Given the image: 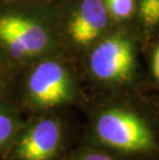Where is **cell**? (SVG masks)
<instances>
[{
	"label": "cell",
	"instance_id": "8",
	"mask_svg": "<svg viewBox=\"0 0 159 160\" xmlns=\"http://www.w3.org/2000/svg\"><path fill=\"white\" fill-rule=\"evenodd\" d=\"M62 160H117L106 151L93 148H83L68 152Z\"/></svg>",
	"mask_w": 159,
	"mask_h": 160
},
{
	"label": "cell",
	"instance_id": "2",
	"mask_svg": "<svg viewBox=\"0 0 159 160\" xmlns=\"http://www.w3.org/2000/svg\"><path fill=\"white\" fill-rule=\"evenodd\" d=\"M94 135L104 148L123 153L149 151L154 142L151 131L137 115L112 108L98 114Z\"/></svg>",
	"mask_w": 159,
	"mask_h": 160
},
{
	"label": "cell",
	"instance_id": "3",
	"mask_svg": "<svg viewBox=\"0 0 159 160\" xmlns=\"http://www.w3.org/2000/svg\"><path fill=\"white\" fill-rule=\"evenodd\" d=\"M72 97L69 74L56 61L42 62L29 74L25 88V102L31 110L48 113L68 103Z\"/></svg>",
	"mask_w": 159,
	"mask_h": 160
},
{
	"label": "cell",
	"instance_id": "9",
	"mask_svg": "<svg viewBox=\"0 0 159 160\" xmlns=\"http://www.w3.org/2000/svg\"><path fill=\"white\" fill-rule=\"evenodd\" d=\"M140 15L145 25L153 27L159 24V0H141Z\"/></svg>",
	"mask_w": 159,
	"mask_h": 160
},
{
	"label": "cell",
	"instance_id": "5",
	"mask_svg": "<svg viewBox=\"0 0 159 160\" xmlns=\"http://www.w3.org/2000/svg\"><path fill=\"white\" fill-rule=\"evenodd\" d=\"M134 65L133 50L127 39L114 36L99 43L90 56V68L98 80L122 82L130 78Z\"/></svg>",
	"mask_w": 159,
	"mask_h": 160
},
{
	"label": "cell",
	"instance_id": "11",
	"mask_svg": "<svg viewBox=\"0 0 159 160\" xmlns=\"http://www.w3.org/2000/svg\"><path fill=\"white\" fill-rule=\"evenodd\" d=\"M153 72L154 76L156 77V79L159 81V46L154 54V58H153Z\"/></svg>",
	"mask_w": 159,
	"mask_h": 160
},
{
	"label": "cell",
	"instance_id": "10",
	"mask_svg": "<svg viewBox=\"0 0 159 160\" xmlns=\"http://www.w3.org/2000/svg\"><path fill=\"white\" fill-rule=\"evenodd\" d=\"M106 6L116 19H126L133 12V0H106Z\"/></svg>",
	"mask_w": 159,
	"mask_h": 160
},
{
	"label": "cell",
	"instance_id": "12",
	"mask_svg": "<svg viewBox=\"0 0 159 160\" xmlns=\"http://www.w3.org/2000/svg\"><path fill=\"white\" fill-rule=\"evenodd\" d=\"M2 89V78H1V73H0V91Z\"/></svg>",
	"mask_w": 159,
	"mask_h": 160
},
{
	"label": "cell",
	"instance_id": "6",
	"mask_svg": "<svg viewBox=\"0 0 159 160\" xmlns=\"http://www.w3.org/2000/svg\"><path fill=\"white\" fill-rule=\"evenodd\" d=\"M107 23V6L102 0H83L69 24V34L76 42L88 45L97 38Z\"/></svg>",
	"mask_w": 159,
	"mask_h": 160
},
{
	"label": "cell",
	"instance_id": "4",
	"mask_svg": "<svg viewBox=\"0 0 159 160\" xmlns=\"http://www.w3.org/2000/svg\"><path fill=\"white\" fill-rule=\"evenodd\" d=\"M50 40L45 27L31 19L17 15L0 17V42L15 59L38 55Z\"/></svg>",
	"mask_w": 159,
	"mask_h": 160
},
{
	"label": "cell",
	"instance_id": "1",
	"mask_svg": "<svg viewBox=\"0 0 159 160\" xmlns=\"http://www.w3.org/2000/svg\"><path fill=\"white\" fill-rule=\"evenodd\" d=\"M67 153L62 121L48 112L23 123L3 160H62Z\"/></svg>",
	"mask_w": 159,
	"mask_h": 160
},
{
	"label": "cell",
	"instance_id": "7",
	"mask_svg": "<svg viewBox=\"0 0 159 160\" xmlns=\"http://www.w3.org/2000/svg\"><path fill=\"white\" fill-rule=\"evenodd\" d=\"M23 122L9 104L0 99V160H3Z\"/></svg>",
	"mask_w": 159,
	"mask_h": 160
}]
</instances>
